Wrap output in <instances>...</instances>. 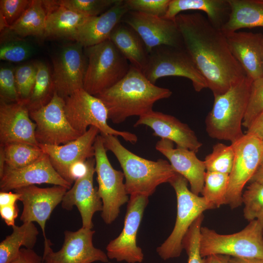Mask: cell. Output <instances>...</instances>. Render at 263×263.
<instances>
[{
	"instance_id": "obj_1",
	"label": "cell",
	"mask_w": 263,
	"mask_h": 263,
	"mask_svg": "<svg viewBox=\"0 0 263 263\" xmlns=\"http://www.w3.org/2000/svg\"><path fill=\"white\" fill-rule=\"evenodd\" d=\"M175 21L185 49L214 96L222 94L245 76L232 55L225 36L202 13H180Z\"/></svg>"
},
{
	"instance_id": "obj_2",
	"label": "cell",
	"mask_w": 263,
	"mask_h": 263,
	"mask_svg": "<svg viewBox=\"0 0 263 263\" xmlns=\"http://www.w3.org/2000/svg\"><path fill=\"white\" fill-rule=\"evenodd\" d=\"M171 94L169 89L156 86L141 71L131 65L121 80L95 96L105 105L109 119L120 124L129 117H139L153 110L156 101Z\"/></svg>"
},
{
	"instance_id": "obj_3",
	"label": "cell",
	"mask_w": 263,
	"mask_h": 263,
	"mask_svg": "<svg viewBox=\"0 0 263 263\" xmlns=\"http://www.w3.org/2000/svg\"><path fill=\"white\" fill-rule=\"evenodd\" d=\"M100 134L106 150L113 153L123 169L128 195L149 197L159 185L169 183L177 174L166 160L145 159L127 149L117 136Z\"/></svg>"
},
{
	"instance_id": "obj_4",
	"label": "cell",
	"mask_w": 263,
	"mask_h": 263,
	"mask_svg": "<svg viewBox=\"0 0 263 263\" xmlns=\"http://www.w3.org/2000/svg\"><path fill=\"white\" fill-rule=\"evenodd\" d=\"M252 82L245 76L225 93L214 96L212 109L206 119L210 137L233 143L244 135L242 126Z\"/></svg>"
},
{
	"instance_id": "obj_5",
	"label": "cell",
	"mask_w": 263,
	"mask_h": 263,
	"mask_svg": "<svg viewBox=\"0 0 263 263\" xmlns=\"http://www.w3.org/2000/svg\"><path fill=\"white\" fill-rule=\"evenodd\" d=\"M87 66L83 89L96 95L112 87L128 73L131 64L110 39L84 47Z\"/></svg>"
},
{
	"instance_id": "obj_6",
	"label": "cell",
	"mask_w": 263,
	"mask_h": 263,
	"mask_svg": "<svg viewBox=\"0 0 263 263\" xmlns=\"http://www.w3.org/2000/svg\"><path fill=\"white\" fill-rule=\"evenodd\" d=\"M200 252L203 258L211 255L263 259V228L257 220L231 234H220L202 226Z\"/></svg>"
},
{
	"instance_id": "obj_7",
	"label": "cell",
	"mask_w": 263,
	"mask_h": 263,
	"mask_svg": "<svg viewBox=\"0 0 263 263\" xmlns=\"http://www.w3.org/2000/svg\"><path fill=\"white\" fill-rule=\"evenodd\" d=\"M188 181L177 173L169 183L177 198V216L174 228L166 240L156 249L164 260L178 257L183 249V240L189 228L204 211L210 209L203 197L191 192Z\"/></svg>"
},
{
	"instance_id": "obj_8",
	"label": "cell",
	"mask_w": 263,
	"mask_h": 263,
	"mask_svg": "<svg viewBox=\"0 0 263 263\" xmlns=\"http://www.w3.org/2000/svg\"><path fill=\"white\" fill-rule=\"evenodd\" d=\"M64 112L72 127L80 135L94 126L100 133L120 136L126 141L135 143L137 136L126 131H119L110 127L107 122V110L102 101L83 89L76 90L64 98Z\"/></svg>"
},
{
	"instance_id": "obj_9",
	"label": "cell",
	"mask_w": 263,
	"mask_h": 263,
	"mask_svg": "<svg viewBox=\"0 0 263 263\" xmlns=\"http://www.w3.org/2000/svg\"><path fill=\"white\" fill-rule=\"evenodd\" d=\"M94 149L97 191L103 203L101 215L106 224H111L118 216L120 207L128 203L130 198L123 182V172L115 169L111 164L100 134L95 139Z\"/></svg>"
},
{
	"instance_id": "obj_10",
	"label": "cell",
	"mask_w": 263,
	"mask_h": 263,
	"mask_svg": "<svg viewBox=\"0 0 263 263\" xmlns=\"http://www.w3.org/2000/svg\"><path fill=\"white\" fill-rule=\"evenodd\" d=\"M143 73L154 84L161 77L180 76L190 80L197 92L207 88L205 78L184 47L161 45L153 48L149 53Z\"/></svg>"
},
{
	"instance_id": "obj_11",
	"label": "cell",
	"mask_w": 263,
	"mask_h": 263,
	"mask_svg": "<svg viewBox=\"0 0 263 263\" xmlns=\"http://www.w3.org/2000/svg\"><path fill=\"white\" fill-rule=\"evenodd\" d=\"M235 152L233 167L229 174L227 204L232 209L242 205L243 190L260 166L263 142L251 134L245 133L231 143Z\"/></svg>"
},
{
	"instance_id": "obj_12",
	"label": "cell",
	"mask_w": 263,
	"mask_h": 263,
	"mask_svg": "<svg viewBox=\"0 0 263 263\" xmlns=\"http://www.w3.org/2000/svg\"><path fill=\"white\" fill-rule=\"evenodd\" d=\"M29 113L36 125V138L39 145H63L81 136L68 122L64 112V99L56 91L47 105Z\"/></svg>"
},
{
	"instance_id": "obj_13",
	"label": "cell",
	"mask_w": 263,
	"mask_h": 263,
	"mask_svg": "<svg viewBox=\"0 0 263 263\" xmlns=\"http://www.w3.org/2000/svg\"><path fill=\"white\" fill-rule=\"evenodd\" d=\"M148 202V197L145 196H130L123 230L118 237L107 245L106 254L109 259L128 263H140L143 261L144 254L137 245L136 237Z\"/></svg>"
},
{
	"instance_id": "obj_14",
	"label": "cell",
	"mask_w": 263,
	"mask_h": 263,
	"mask_svg": "<svg viewBox=\"0 0 263 263\" xmlns=\"http://www.w3.org/2000/svg\"><path fill=\"white\" fill-rule=\"evenodd\" d=\"M95 231L81 227L75 231L65 230L64 242L60 250L55 252L52 243L44 239L43 259L45 263H108L107 254L95 247L93 238Z\"/></svg>"
},
{
	"instance_id": "obj_15",
	"label": "cell",
	"mask_w": 263,
	"mask_h": 263,
	"mask_svg": "<svg viewBox=\"0 0 263 263\" xmlns=\"http://www.w3.org/2000/svg\"><path fill=\"white\" fill-rule=\"evenodd\" d=\"M53 77L57 94L64 99L83 89L87 66L84 47L75 42L63 46L52 58Z\"/></svg>"
},
{
	"instance_id": "obj_16",
	"label": "cell",
	"mask_w": 263,
	"mask_h": 263,
	"mask_svg": "<svg viewBox=\"0 0 263 263\" xmlns=\"http://www.w3.org/2000/svg\"><path fill=\"white\" fill-rule=\"evenodd\" d=\"M122 22L135 30L149 52L161 45L183 47L182 36L175 20L129 11Z\"/></svg>"
},
{
	"instance_id": "obj_17",
	"label": "cell",
	"mask_w": 263,
	"mask_h": 263,
	"mask_svg": "<svg viewBox=\"0 0 263 263\" xmlns=\"http://www.w3.org/2000/svg\"><path fill=\"white\" fill-rule=\"evenodd\" d=\"M68 189L65 187L54 186L41 188L36 185L24 187L14 190L20 195L23 210L20 216L22 223L36 222L40 227L44 238L47 220L57 206L61 203Z\"/></svg>"
},
{
	"instance_id": "obj_18",
	"label": "cell",
	"mask_w": 263,
	"mask_h": 263,
	"mask_svg": "<svg viewBox=\"0 0 263 263\" xmlns=\"http://www.w3.org/2000/svg\"><path fill=\"white\" fill-rule=\"evenodd\" d=\"M86 164V173L75 180L73 186L67 190L61 204L62 207L67 210H72L75 206L81 217L82 227L92 229L94 214L102 211L103 203L97 188L94 187L93 184L95 172L94 158L88 159Z\"/></svg>"
},
{
	"instance_id": "obj_19",
	"label": "cell",
	"mask_w": 263,
	"mask_h": 263,
	"mask_svg": "<svg viewBox=\"0 0 263 263\" xmlns=\"http://www.w3.org/2000/svg\"><path fill=\"white\" fill-rule=\"evenodd\" d=\"M99 133L98 128L91 126L84 134L66 144H39V147L48 155L57 173L70 183L69 170L71 167L76 163L85 162L94 156V143Z\"/></svg>"
},
{
	"instance_id": "obj_20",
	"label": "cell",
	"mask_w": 263,
	"mask_h": 263,
	"mask_svg": "<svg viewBox=\"0 0 263 263\" xmlns=\"http://www.w3.org/2000/svg\"><path fill=\"white\" fill-rule=\"evenodd\" d=\"M42 184L60 186L68 189L72 186L57 173L45 153L36 161L22 168L13 169L5 165L0 177V191H14Z\"/></svg>"
},
{
	"instance_id": "obj_21",
	"label": "cell",
	"mask_w": 263,
	"mask_h": 263,
	"mask_svg": "<svg viewBox=\"0 0 263 263\" xmlns=\"http://www.w3.org/2000/svg\"><path fill=\"white\" fill-rule=\"evenodd\" d=\"M36 129L25 101H0V144L18 142L39 147Z\"/></svg>"
},
{
	"instance_id": "obj_22",
	"label": "cell",
	"mask_w": 263,
	"mask_h": 263,
	"mask_svg": "<svg viewBox=\"0 0 263 263\" xmlns=\"http://www.w3.org/2000/svg\"><path fill=\"white\" fill-rule=\"evenodd\" d=\"M146 125L151 128L153 135L171 141L176 147L196 153L202 146L194 132L175 117L153 110L139 117L134 127Z\"/></svg>"
},
{
	"instance_id": "obj_23",
	"label": "cell",
	"mask_w": 263,
	"mask_h": 263,
	"mask_svg": "<svg viewBox=\"0 0 263 263\" xmlns=\"http://www.w3.org/2000/svg\"><path fill=\"white\" fill-rule=\"evenodd\" d=\"M156 150L169 161L174 171L185 178L190 190L199 195L202 193L206 172L204 161H201L194 151L180 147L174 148L170 140L161 139L155 145Z\"/></svg>"
},
{
	"instance_id": "obj_24",
	"label": "cell",
	"mask_w": 263,
	"mask_h": 263,
	"mask_svg": "<svg viewBox=\"0 0 263 263\" xmlns=\"http://www.w3.org/2000/svg\"><path fill=\"white\" fill-rule=\"evenodd\" d=\"M224 33L232 55L246 76L252 81L263 77V35L261 33L237 31Z\"/></svg>"
},
{
	"instance_id": "obj_25",
	"label": "cell",
	"mask_w": 263,
	"mask_h": 263,
	"mask_svg": "<svg viewBox=\"0 0 263 263\" xmlns=\"http://www.w3.org/2000/svg\"><path fill=\"white\" fill-rule=\"evenodd\" d=\"M129 11L124 0H118L101 15L90 17L79 27L72 40L88 47L110 39L112 31Z\"/></svg>"
},
{
	"instance_id": "obj_26",
	"label": "cell",
	"mask_w": 263,
	"mask_h": 263,
	"mask_svg": "<svg viewBox=\"0 0 263 263\" xmlns=\"http://www.w3.org/2000/svg\"><path fill=\"white\" fill-rule=\"evenodd\" d=\"M46 13L44 38L73 39L79 27L90 17L58 4L42 0Z\"/></svg>"
},
{
	"instance_id": "obj_27",
	"label": "cell",
	"mask_w": 263,
	"mask_h": 263,
	"mask_svg": "<svg viewBox=\"0 0 263 263\" xmlns=\"http://www.w3.org/2000/svg\"><path fill=\"white\" fill-rule=\"evenodd\" d=\"M188 10L203 12L213 26L221 30L229 18L231 7L228 0H170L164 18L175 20L178 15Z\"/></svg>"
},
{
	"instance_id": "obj_28",
	"label": "cell",
	"mask_w": 263,
	"mask_h": 263,
	"mask_svg": "<svg viewBox=\"0 0 263 263\" xmlns=\"http://www.w3.org/2000/svg\"><path fill=\"white\" fill-rule=\"evenodd\" d=\"M110 39L132 66L143 72L148 63L149 52L135 30L121 21L112 31Z\"/></svg>"
},
{
	"instance_id": "obj_29",
	"label": "cell",
	"mask_w": 263,
	"mask_h": 263,
	"mask_svg": "<svg viewBox=\"0 0 263 263\" xmlns=\"http://www.w3.org/2000/svg\"><path fill=\"white\" fill-rule=\"evenodd\" d=\"M229 18L221 30L224 33L244 28L263 27V0H228Z\"/></svg>"
},
{
	"instance_id": "obj_30",
	"label": "cell",
	"mask_w": 263,
	"mask_h": 263,
	"mask_svg": "<svg viewBox=\"0 0 263 263\" xmlns=\"http://www.w3.org/2000/svg\"><path fill=\"white\" fill-rule=\"evenodd\" d=\"M46 13L42 0H32L29 7L19 19L8 28L1 32L23 38L35 36L43 37L45 32Z\"/></svg>"
},
{
	"instance_id": "obj_31",
	"label": "cell",
	"mask_w": 263,
	"mask_h": 263,
	"mask_svg": "<svg viewBox=\"0 0 263 263\" xmlns=\"http://www.w3.org/2000/svg\"><path fill=\"white\" fill-rule=\"evenodd\" d=\"M12 233L0 243V263H9L18 255L21 247L32 249L39 231L32 222H26L12 226Z\"/></svg>"
},
{
	"instance_id": "obj_32",
	"label": "cell",
	"mask_w": 263,
	"mask_h": 263,
	"mask_svg": "<svg viewBox=\"0 0 263 263\" xmlns=\"http://www.w3.org/2000/svg\"><path fill=\"white\" fill-rule=\"evenodd\" d=\"M35 63L37 68L36 81L30 95L26 101L29 111L47 105L56 92L53 75L49 67L42 61Z\"/></svg>"
},
{
	"instance_id": "obj_33",
	"label": "cell",
	"mask_w": 263,
	"mask_h": 263,
	"mask_svg": "<svg viewBox=\"0 0 263 263\" xmlns=\"http://www.w3.org/2000/svg\"><path fill=\"white\" fill-rule=\"evenodd\" d=\"M228 184L229 174L206 171L202 194L210 209L227 204Z\"/></svg>"
},
{
	"instance_id": "obj_34",
	"label": "cell",
	"mask_w": 263,
	"mask_h": 263,
	"mask_svg": "<svg viewBox=\"0 0 263 263\" xmlns=\"http://www.w3.org/2000/svg\"><path fill=\"white\" fill-rule=\"evenodd\" d=\"M6 166L13 169L26 167L40 158L44 153L39 147L14 142L3 145Z\"/></svg>"
},
{
	"instance_id": "obj_35",
	"label": "cell",
	"mask_w": 263,
	"mask_h": 263,
	"mask_svg": "<svg viewBox=\"0 0 263 263\" xmlns=\"http://www.w3.org/2000/svg\"><path fill=\"white\" fill-rule=\"evenodd\" d=\"M0 59L12 62H20L29 58L34 52L33 47L23 38L1 35Z\"/></svg>"
},
{
	"instance_id": "obj_36",
	"label": "cell",
	"mask_w": 263,
	"mask_h": 263,
	"mask_svg": "<svg viewBox=\"0 0 263 263\" xmlns=\"http://www.w3.org/2000/svg\"><path fill=\"white\" fill-rule=\"evenodd\" d=\"M242 202L244 218L249 222L257 220L263 228V184L250 182L243 193Z\"/></svg>"
},
{
	"instance_id": "obj_37",
	"label": "cell",
	"mask_w": 263,
	"mask_h": 263,
	"mask_svg": "<svg viewBox=\"0 0 263 263\" xmlns=\"http://www.w3.org/2000/svg\"><path fill=\"white\" fill-rule=\"evenodd\" d=\"M235 152L232 145L217 143L212 152L206 156L204 162L206 171L229 174L234 160Z\"/></svg>"
},
{
	"instance_id": "obj_38",
	"label": "cell",
	"mask_w": 263,
	"mask_h": 263,
	"mask_svg": "<svg viewBox=\"0 0 263 263\" xmlns=\"http://www.w3.org/2000/svg\"><path fill=\"white\" fill-rule=\"evenodd\" d=\"M118 0H58L56 2L76 12L88 17L101 15Z\"/></svg>"
},
{
	"instance_id": "obj_39",
	"label": "cell",
	"mask_w": 263,
	"mask_h": 263,
	"mask_svg": "<svg viewBox=\"0 0 263 263\" xmlns=\"http://www.w3.org/2000/svg\"><path fill=\"white\" fill-rule=\"evenodd\" d=\"M204 215H200L189 228L183 240V247L188 255V263H205L200 252L201 228Z\"/></svg>"
},
{
	"instance_id": "obj_40",
	"label": "cell",
	"mask_w": 263,
	"mask_h": 263,
	"mask_svg": "<svg viewBox=\"0 0 263 263\" xmlns=\"http://www.w3.org/2000/svg\"><path fill=\"white\" fill-rule=\"evenodd\" d=\"M37 68L36 63L21 65L15 68L17 91L20 100L26 101L34 86Z\"/></svg>"
},
{
	"instance_id": "obj_41",
	"label": "cell",
	"mask_w": 263,
	"mask_h": 263,
	"mask_svg": "<svg viewBox=\"0 0 263 263\" xmlns=\"http://www.w3.org/2000/svg\"><path fill=\"white\" fill-rule=\"evenodd\" d=\"M263 112V76L252 81L242 126L247 129Z\"/></svg>"
},
{
	"instance_id": "obj_42",
	"label": "cell",
	"mask_w": 263,
	"mask_h": 263,
	"mask_svg": "<svg viewBox=\"0 0 263 263\" xmlns=\"http://www.w3.org/2000/svg\"><path fill=\"white\" fill-rule=\"evenodd\" d=\"M32 0H0V32L14 24L29 7Z\"/></svg>"
},
{
	"instance_id": "obj_43",
	"label": "cell",
	"mask_w": 263,
	"mask_h": 263,
	"mask_svg": "<svg viewBox=\"0 0 263 263\" xmlns=\"http://www.w3.org/2000/svg\"><path fill=\"white\" fill-rule=\"evenodd\" d=\"M170 0H124L129 11L164 18Z\"/></svg>"
},
{
	"instance_id": "obj_44",
	"label": "cell",
	"mask_w": 263,
	"mask_h": 263,
	"mask_svg": "<svg viewBox=\"0 0 263 263\" xmlns=\"http://www.w3.org/2000/svg\"><path fill=\"white\" fill-rule=\"evenodd\" d=\"M0 101L7 103L20 101L17 91L15 68L10 66H1L0 68Z\"/></svg>"
},
{
	"instance_id": "obj_45",
	"label": "cell",
	"mask_w": 263,
	"mask_h": 263,
	"mask_svg": "<svg viewBox=\"0 0 263 263\" xmlns=\"http://www.w3.org/2000/svg\"><path fill=\"white\" fill-rule=\"evenodd\" d=\"M9 263H45L43 257L33 249L21 248L16 257Z\"/></svg>"
},
{
	"instance_id": "obj_46",
	"label": "cell",
	"mask_w": 263,
	"mask_h": 263,
	"mask_svg": "<svg viewBox=\"0 0 263 263\" xmlns=\"http://www.w3.org/2000/svg\"><path fill=\"white\" fill-rule=\"evenodd\" d=\"M19 209L16 204L0 207V215L8 226H13L17 218Z\"/></svg>"
},
{
	"instance_id": "obj_47",
	"label": "cell",
	"mask_w": 263,
	"mask_h": 263,
	"mask_svg": "<svg viewBox=\"0 0 263 263\" xmlns=\"http://www.w3.org/2000/svg\"><path fill=\"white\" fill-rule=\"evenodd\" d=\"M246 133L254 135L263 141V112L255 119L247 129Z\"/></svg>"
},
{
	"instance_id": "obj_48",
	"label": "cell",
	"mask_w": 263,
	"mask_h": 263,
	"mask_svg": "<svg viewBox=\"0 0 263 263\" xmlns=\"http://www.w3.org/2000/svg\"><path fill=\"white\" fill-rule=\"evenodd\" d=\"M20 200V195L10 191L0 192V207L14 205Z\"/></svg>"
},
{
	"instance_id": "obj_49",
	"label": "cell",
	"mask_w": 263,
	"mask_h": 263,
	"mask_svg": "<svg viewBox=\"0 0 263 263\" xmlns=\"http://www.w3.org/2000/svg\"><path fill=\"white\" fill-rule=\"evenodd\" d=\"M230 257L223 255H211L205 257V263H230Z\"/></svg>"
},
{
	"instance_id": "obj_50",
	"label": "cell",
	"mask_w": 263,
	"mask_h": 263,
	"mask_svg": "<svg viewBox=\"0 0 263 263\" xmlns=\"http://www.w3.org/2000/svg\"><path fill=\"white\" fill-rule=\"evenodd\" d=\"M229 262L230 263H263V259L230 257Z\"/></svg>"
},
{
	"instance_id": "obj_51",
	"label": "cell",
	"mask_w": 263,
	"mask_h": 263,
	"mask_svg": "<svg viewBox=\"0 0 263 263\" xmlns=\"http://www.w3.org/2000/svg\"><path fill=\"white\" fill-rule=\"evenodd\" d=\"M6 165V158L4 146L0 144V177L2 176Z\"/></svg>"
},
{
	"instance_id": "obj_52",
	"label": "cell",
	"mask_w": 263,
	"mask_h": 263,
	"mask_svg": "<svg viewBox=\"0 0 263 263\" xmlns=\"http://www.w3.org/2000/svg\"><path fill=\"white\" fill-rule=\"evenodd\" d=\"M256 182L263 184V166L260 167L249 182Z\"/></svg>"
},
{
	"instance_id": "obj_53",
	"label": "cell",
	"mask_w": 263,
	"mask_h": 263,
	"mask_svg": "<svg viewBox=\"0 0 263 263\" xmlns=\"http://www.w3.org/2000/svg\"><path fill=\"white\" fill-rule=\"evenodd\" d=\"M262 166H263V152L262 158V160H261V162L260 167H262Z\"/></svg>"
},
{
	"instance_id": "obj_54",
	"label": "cell",
	"mask_w": 263,
	"mask_h": 263,
	"mask_svg": "<svg viewBox=\"0 0 263 263\" xmlns=\"http://www.w3.org/2000/svg\"><path fill=\"white\" fill-rule=\"evenodd\" d=\"M262 50H263V38L262 40Z\"/></svg>"
}]
</instances>
